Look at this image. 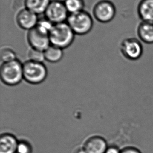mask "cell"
<instances>
[{
  "mask_svg": "<svg viewBox=\"0 0 153 153\" xmlns=\"http://www.w3.org/2000/svg\"><path fill=\"white\" fill-rule=\"evenodd\" d=\"M75 35L66 22L54 24L49 33L51 45L62 50L65 49L72 45Z\"/></svg>",
  "mask_w": 153,
  "mask_h": 153,
  "instance_id": "6da1fadb",
  "label": "cell"
},
{
  "mask_svg": "<svg viewBox=\"0 0 153 153\" xmlns=\"http://www.w3.org/2000/svg\"><path fill=\"white\" fill-rule=\"evenodd\" d=\"M1 79L3 83L8 86L19 85L24 79L23 64L18 59L3 62L0 68Z\"/></svg>",
  "mask_w": 153,
  "mask_h": 153,
  "instance_id": "7a4b0ae2",
  "label": "cell"
},
{
  "mask_svg": "<svg viewBox=\"0 0 153 153\" xmlns=\"http://www.w3.org/2000/svg\"><path fill=\"white\" fill-rule=\"evenodd\" d=\"M47 75V69L43 62L28 60L23 64V78L30 84L42 83L46 80Z\"/></svg>",
  "mask_w": 153,
  "mask_h": 153,
  "instance_id": "3957f363",
  "label": "cell"
},
{
  "mask_svg": "<svg viewBox=\"0 0 153 153\" xmlns=\"http://www.w3.org/2000/svg\"><path fill=\"white\" fill-rule=\"evenodd\" d=\"M66 23L75 34L79 35L88 33L93 26V20L91 15L84 10L69 14Z\"/></svg>",
  "mask_w": 153,
  "mask_h": 153,
  "instance_id": "277c9868",
  "label": "cell"
},
{
  "mask_svg": "<svg viewBox=\"0 0 153 153\" xmlns=\"http://www.w3.org/2000/svg\"><path fill=\"white\" fill-rule=\"evenodd\" d=\"M50 32L49 29L38 23L36 27L29 30L27 34V40L31 48L42 52L46 50L51 45Z\"/></svg>",
  "mask_w": 153,
  "mask_h": 153,
  "instance_id": "5b68a950",
  "label": "cell"
},
{
  "mask_svg": "<svg viewBox=\"0 0 153 153\" xmlns=\"http://www.w3.org/2000/svg\"><path fill=\"white\" fill-rule=\"evenodd\" d=\"M44 14L46 19L53 24L65 22L69 15L64 2L59 0L51 1Z\"/></svg>",
  "mask_w": 153,
  "mask_h": 153,
  "instance_id": "8992f818",
  "label": "cell"
},
{
  "mask_svg": "<svg viewBox=\"0 0 153 153\" xmlns=\"http://www.w3.org/2000/svg\"><path fill=\"white\" fill-rule=\"evenodd\" d=\"M120 51L125 58L130 60H137L143 54V47L141 41L135 38H128L121 43Z\"/></svg>",
  "mask_w": 153,
  "mask_h": 153,
  "instance_id": "52a82bcc",
  "label": "cell"
},
{
  "mask_svg": "<svg viewBox=\"0 0 153 153\" xmlns=\"http://www.w3.org/2000/svg\"><path fill=\"white\" fill-rule=\"evenodd\" d=\"M116 14L115 5L108 0L100 1L94 7V16L100 23H109L114 20Z\"/></svg>",
  "mask_w": 153,
  "mask_h": 153,
  "instance_id": "ba28073f",
  "label": "cell"
},
{
  "mask_svg": "<svg viewBox=\"0 0 153 153\" xmlns=\"http://www.w3.org/2000/svg\"><path fill=\"white\" fill-rule=\"evenodd\" d=\"M16 22L21 28L29 31L36 26L39 20L38 15L25 8L21 10L17 13Z\"/></svg>",
  "mask_w": 153,
  "mask_h": 153,
  "instance_id": "9c48e42d",
  "label": "cell"
},
{
  "mask_svg": "<svg viewBox=\"0 0 153 153\" xmlns=\"http://www.w3.org/2000/svg\"><path fill=\"white\" fill-rule=\"evenodd\" d=\"M108 147L105 139L100 136L95 135L87 139L83 147L87 153H105Z\"/></svg>",
  "mask_w": 153,
  "mask_h": 153,
  "instance_id": "30bf717a",
  "label": "cell"
},
{
  "mask_svg": "<svg viewBox=\"0 0 153 153\" xmlns=\"http://www.w3.org/2000/svg\"><path fill=\"white\" fill-rule=\"evenodd\" d=\"M19 142L12 134H2L0 137V153H16Z\"/></svg>",
  "mask_w": 153,
  "mask_h": 153,
  "instance_id": "8fae6325",
  "label": "cell"
},
{
  "mask_svg": "<svg viewBox=\"0 0 153 153\" xmlns=\"http://www.w3.org/2000/svg\"><path fill=\"white\" fill-rule=\"evenodd\" d=\"M137 14L142 22L153 23V0H141L137 6Z\"/></svg>",
  "mask_w": 153,
  "mask_h": 153,
  "instance_id": "7c38bea8",
  "label": "cell"
},
{
  "mask_svg": "<svg viewBox=\"0 0 153 153\" xmlns=\"http://www.w3.org/2000/svg\"><path fill=\"white\" fill-rule=\"evenodd\" d=\"M137 33L141 41L147 44H153V23L142 22L137 27Z\"/></svg>",
  "mask_w": 153,
  "mask_h": 153,
  "instance_id": "4fadbf2b",
  "label": "cell"
},
{
  "mask_svg": "<svg viewBox=\"0 0 153 153\" xmlns=\"http://www.w3.org/2000/svg\"><path fill=\"white\" fill-rule=\"evenodd\" d=\"M51 0H25V8L37 15L45 13Z\"/></svg>",
  "mask_w": 153,
  "mask_h": 153,
  "instance_id": "5bb4252c",
  "label": "cell"
},
{
  "mask_svg": "<svg viewBox=\"0 0 153 153\" xmlns=\"http://www.w3.org/2000/svg\"><path fill=\"white\" fill-rule=\"evenodd\" d=\"M61 48L51 45L44 51L45 60L51 63L59 62L63 57V52Z\"/></svg>",
  "mask_w": 153,
  "mask_h": 153,
  "instance_id": "9a60e30c",
  "label": "cell"
},
{
  "mask_svg": "<svg viewBox=\"0 0 153 153\" xmlns=\"http://www.w3.org/2000/svg\"><path fill=\"white\" fill-rule=\"evenodd\" d=\"M64 3L70 14L82 11L84 8L83 0H65Z\"/></svg>",
  "mask_w": 153,
  "mask_h": 153,
  "instance_id": "2e32d148",
  "label": "cell"
},
{
  "mask_svg": "<svg viewBox=\"0 0 153 153\" xmlns=\"http://www.w3.org/2000/svg\"><path fill=\"white\" fill-rule=\"evenodd\" d=\"M28 57L29 60L35 62H43L45 60L44 52L31 48L28 52Z\"/></svg>",
  "mask_w": 153,
  "mask_h": 153,
  "instance_id": "e0dca14e",
  "label": "cell"
},
{
  "mask_svg": "<svg viewBox=\"0 0 153 153\" xmlns=\"http://www.w3.org/2000/svg\"><path fill=\"white\" fill-rule=\"evenodd\" d=\"M16 56L15 52L10 48H4L1 51V59L3 63L16 59Z\"/></svg>",
  "mask_w": 153,
  "mask_h": 153,
  "instance_id": "ac0fdd59",
  "label": "cell"
},
{
  "mask_svg": "<svg viewBox=\"0 0 153 153\" xmlns=\"http://www.w3.org/2000/svg\"><path fill=\"white\" fill-rule=\"evenodd\" d=\"M33 147L30 143L25 140L19 141L16 153H32Z\"/></svg>",
  "mask_w": 153,
  "mask_h": 153,
  "instance_id": "d6986e66",
  "label": "cell"
},
{
  "mask_svg": "<svg viewBox=\"0 0 153 153\" xmlns=\"http://www.w3.org/2000/svg\"><path fill=\"white\" fill-rule=\"evenodd\" d=\"M121 153H142V152L136 147L128 146L121 149Z\"/></svg>",
  "mask_w": 153,
  "mask_h": 153,
  "instance_id": "ffe728a7",
  "label": "cell"
},
{
  "mask_svg": "<svg viewBox=\"0 0 153 153\" xmlns=\"http://www.w3.org/2000/svg\"><path fill=\"white\" fill-rule=\"evenodd\" d=\"M121 151L117 146H110L108 147L105 153H121Z\"/></svg>",
  "mask_w": 153,
  "mask_h": 153,
  "instance_id": "44dd1931",
  "label": "cell"
},
{
  "mask_svg": "<svg viewBox=\"0 0 153 153\" xmlns=\"http://www.w3.org/2000/svg\"><path fill=\"white\" fill-rule=\"evenodd\" d=\"M74 153H87L83 147H79L76 149Z\"/></svg>",
  "mask_w": 153,
  "mask_h": 153,
  "instance_id": "7402d4cb",
  "label": "cell"
}]
</instances>
